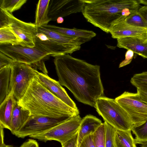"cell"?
I'll return each mask as SVG.
<instances>
[{
	"label": "cell",
	"mask_w": 147,
	"mask_h": 147,
	"mask_svg": "<svg viewBox=\"0 0 147 147\" xmlns=\"http://www.w3.org/2000/svg\"><path fill=\"white\" fill-rule=\"evenodd\" d=\"M0 147H16L11 145H6L4 143H0Z\"/></svg>",
	"instance_id": "obj_41"
},
{
	"label": "cell",
	"mask_w": 147,
	"mask_h": 147,
	"mask_svg": "<svg viewBox=\"0 0 147 147\" xmlns=\"http://www.w3.org/2000/svg\"><path fill=\"white\" fill-rule=\"evenodd\" d=\"M134 55V53L132 51L127 50L125 53V59L120 63L119 67H123L130 63L133 58Z\"/></svg>",
	"instance_id": "obj_32"
},
{
	"label": "cell",
	"mask_w": 147,
	"mask_h": 147,
	"mask_svg": "<svg viewBox=\"0 0 147 147\" xmlns=\"http://www.w3.org/2000/svg\"><path fill=\"white\" fill-rule=\"evenodd\" d=\"M117 46L130 50L141 56L147 58V40L136 37H127L117 39Z\"/></svg>",
	"instance_id": "obj_16"
},
{
	"label": "cell",
	"mask_w": 147,
	"mask_h": 147,
	"mask_svg": "<svg viewBox=\"0 0 147 147\" xmlns=\"http://www.w3.org/2000/svg\"><path fill=\"white\" fill-rule=\"evenodd\" d=\"M137 93L140 100L147 105V92L140 89H137Z\"/></svg>",
	"instance_id": "obj_37"
},
{
	"label": "cell",
	"mask_w": 147,
	"mask_h": 147,
	"mask_svg": "<svg viewBox=\"0 0 147 147\" xmlns=\"http://www.w3.org/2000/svg\"><path fill=\"white\" fill-rule=\"evenodd\" d=\"M125 20L130 25L147 29V22L138 11L131 14L125 18Z\"/></svg>",
	"instance_id": "obj_26"
},
{
	"label": "cell",
	"mask_w": 147,
	"mask_h": 147,
	"mask_svg": "<svg viewBox=\"0 0 147 147\" xmlns=\"http://www.w3.org/2000/svg\"><path fill=\"white\" fill-rule=\"evenodd\" d=\"M84 5L83 0H50L48 16L51 21H56L58 17L82 12Z\"/></svg>",
	"instance_id": "obj_11"
},
{
	"label": "cell",
	"mask_w": 147,
	"mask_h": 147,
	"mask_svg": "<svg viewBox=\"0 0 147 147\" xmlns=\"http://www.w3.org/2000/svg\"><path fill=\"white\" fill-rule=\"evenodd\" d=\"M105 131V147H116V129L105 121L104 123Z\"/></svg>",
	"instance_id": "obj_29"
},
{
	"label": "cell",
	"mask_w": 147,
	"mask_h": 147,
	"mask_svg": "<svg viewBox=\"0 0 147 147\" xmlns=\"http://www.w3.org/2000/svg\"><path fill=\"white\" fill-rule=\"evenodd\" d=\"M0 51L14 61L28 65L36 70L39 69L48 76L45 61L51 55L35 47L11 44L0 45Z\"/></svg>",
	"instance_id": "obj_5"
},
{
	"label": "cell",
	"mask_w": 147,
	"mask_h": 147,
	"mask_svg": "<svg viewBox=\"0 0 147 147\" xmlns=\"http://www.w3.org/2000/svg\"><path fill=\"white\" fill-rule=\"evenodd\" d=\"M105 131L104 123L92 134L95 147H105Z\"/></svg>",
	"instance_id": "obj_30"
},
{
	"label": "cell",
	"mask_w": 147,
	"mask_h": 147,
	"mask_svg": "<svg viewBox=\"0 0 147 147\" xmlns=\"http://www.w3.org/2000/svg\"><path fill=\"white\" fill-rule=\"evenodd\" d=\"M20 147H39L37 142L33 139H29L24 142Z\"/></svg>",
	"instance_id": "obj_36"
},
{
	"label": "cell",
	"mask_w": 147,
	"mask_h": 147,
	"mask_svg": "<svg viewBox=\"0 0 147 147\" xmlns=\"http://www.w3.org/2000/svg\"><path fill=\"white\" fill-rule=\"evenodd\" d=\"M50 0H40L37 4L34 24L37 28L47 25L51 21L48 16Z\"/></svg>",
	"instance_id": "obj_21"
},
{
	"label": "cell",
	"mask_w": 147,
	"mask_h": 147,
	"mask_svg": "<svg viewBox=\"0 0 147 147\" xmlns=\"http://www.w3.org/2000/svg\"><path fill=\"white\" fill-rule=\"evenodd\" d=\"M34 47L54 57L71 54L67 49L41 32H38L36 34Z\"/></svg>",
	"instance_id": "obj_14"
},
{
	"label": "cell",
	"mask_w": 147,
	"mask_h": 147,
	"mask_svg": "<svg viewBox=\"0 0 147 147\" xmlns=\"http://www.w3.org/2000/svg\"><path fill=\"white\" fill-rule=\"evenodd\" d=\"M35 73L36 79L52 94L70 107L78 109L75 103L58 81L37 70H35Z\"/></svg>",
	"instance_id": "obj_13"
},
{
	"label": "cell",
	"mask_w": 147,
	"mask_h": 147,
	"mask_svg": "<svg viewBox=\"0 0 147 147\" xmlns=\"http://www.w3.org/2000/svg\"><path fill=\"white\" fill-rule=\"evenodd\" d=\"M130 83L137 89L147 92V71L135 74L131 78Z\"/></svg>",
	"instance_id": "obj_28"
},
{
	"label": "cell",
	"mask_w": 147,
	"mask_h": 147,
	"mask_svg": "<svg viewBox=\"0 0 147 147\" xmlns=\"http://www.w3.org/2000/svg\"><path fill=\"white\" fill-rule=\"evenodd\" d=\"M78 132L72 138L69 140L63 145H62V147H78Z\"/></svg>",
	"instance_id": "obj_35"
},
{
	"label": "cell",
	"mask_w": 147,
	"mask_h": 147,
	"mask_svg": "<svg viewBox=\"0 0 147 147\" xmlns=\"http://www.w3.org/2000/svg\"><path fill=\"white\" fill-rule=\"evenodd\" d=\"M102 123L100 119L92 115L83 118L78 132V147L85 137L92 134Z\"/></svg>",
	"instance_id": "obj_19"
},
{
	"label": "cell",
	"mask_w": 147,
	"mask_h": 147,
	"mask_svg": "<svg viewBox=\"0 0 147 147\" xmlns=\"http://www.w3.org/2000/svg\"><path fill=\"white\" fill-rule=\"evenodd\" d=\"M115 100L128 113L134 127L141 125L147 120V105L140 100L137 92L125 91Z\"/></svg>",
	"instance_id": "obj_8"
},
{
	"label": "cell",
	"mask_w": 147,
	"mask_h": 147,
	"mask_svg": "<svg viewBox=\"0 0 147 147\" xmlns=\"http://www.w3.org/2000/svg\"><path fill=\"white\" fill-rule=\"evenodd\" d=\"M10 66L11 73L9 93L12 91L18 101L24 96L35 78L36 69L28 65L13 61Z\"/></svg>",
	"instance_id": "obj_6"
},
{
	"label": "cell",
	"mask_w": 147,
	"mask_h": 147,
	"mask_svg": "<svg viewBox=\"0 0 147 147\" xmlns=\"http://www.w3.org/2000/svg\"><path fill=\"white\" fill-rule=\"evenodd\" d=\"M27 0H0V8L10 13L19 9Z\"/></svg>",
	"instance_id": "obj_25"
},
{
	"label": "cell",
	"mask_w": 147,
	"mask_h": 147,
	"mask_svg": "<svg viewBox=\"0 0 147 147\" xmlns=\"http://www.w3.org/2000/svg\"><path fill=\"white\" fill-rule=\"evenodd\" d=\"M30 116L29 111L18 105L17 102L11 117L10 131L12 134H13L20 129L27 121Z\"/></svg>",
	"instance_id": "obj_20"
},
{
	"label": "cell",
	"mask_w": 147,
	"mask_h": 147,
	"mask_svg": "<svg viewBox=\"0 0 147 147\" xmlns=\"http://www.w3.org/2000/svg\"><path fill=\"white\" fill-rule=\"evenodd\" d=\"M3 9L8 16L9 27L21 40V45L34 47L36 35L38 32L35 24L23 22L16 18L12 13Z\"/></svg>",
	"instance_id": "obj_10"
},
{
	"label": "cell",
	"mask_w": 147,
	"mask_h": 147,
	"mask_svg": "<svg viewBox=\"0 0 147 147\" xmlns=\"http://www.w3.org/2000/svg\"><path fill=\"white\" fill-rule=\"evenodd\" d=\"M54 57L60 84L68 88L78 101L95 108L97 99L105 96L100 66L69 54Z\"/></svg>",
	"instance_id": "obj_1"
},
{
	"label": "cell",
	"mask_w": 147,
	"mask_h": 147,
	"mask_svg": "<svg viewBox=\"0 0 147 147\" xmlns=\"http://www.w3.org/2000/svg\"><path fill=\"white\" fill-rule=\"evenodd\" d=\"M20 39L9 27L0 28V45H21Z\"/></svg>",
	"instance_id": "obj_24"
},
{
	"label": "cell",
	"mask_w": 147,
	"mask_h": 147,
	"mask_svg": "<svg viewBox=\"0 0 147 147\" xmlns=\"http://www.w3.org/2000/svg\"><path fill=\"white\" fill-rule=\"evenodd\" d=\"M95 108L105 121L116 129L131 130L134 124L127 112L115 99L105 97L98 98Z\"/></svg>",
	"instance_id": "obj_4"
},
{
	"label": "cell",
	"mask_w": 147,
	"mask_h": 147,
	"mask_svg": "<svg viewBox=\"0 0 147 147\" xmlns=\"http://www.w3.org/2000/svg\"><path fill=\"white\" fill-rule=\"evenodd\" d=\"M141 147H147V142L140 144Z\"/></svg>",
	"instance_id": "obj_42"
},
{
	"label": "cell",
	"mask_w": 147,
	"mask_h": 147,
	"mask_svg": "<svg viewBox=\"0 0 147 147\" xmlns=\"http://www.w3.org/2000/svg\"><path fill=\"white\" fill-rule=\"evenodd\" d=\"M42 27L60 34L77 38L82 44L90 41L96 35V33L92 31L75 28L69 29L48 24Z\"/></svg>",
	"instance_id": "obj_18"
},
{
	"label": "cell",
	"mask_w": 147,
	"mask_h": 147,
	"mask_svg": "<svg viewBox=\"0 0 147 147\" xmlns=\"http://www.w3.org/2000/svg\"><path fill=\"white\" fill-rule=\"evenodd\" d=\"M37 29L38 32L44 33L68 50L71 54L81 48L82 43L77 38L60 34L42 27H38Z\"/></svg>",
	"instance_id": "obj_15"
},
{
	"label": "cell",
	"mask_w": 147,
	"mask_h": 147,
	"mask_svg": "<svg viewBox=\"0 0 147 147\" xmlns=\"http://www.w3.org/2000/svg\"><path fill=\"white\" fill-rule=\"evenodd\" d=\"M78 147H95L93 141L92 134L85 137Z\"/></svg>",
	"instance_id": "obj_34"
},
{
	"label": "cell",
	"mask_w": 147,
	"mask_h": 147,
	"mask_svg": "<svg viewBox=\"0 0 147 147\" xmlns=\"http://www.w3.org/2000/svg\"><path fill=\"white\" fill-rule=\"evenodd\" d=\"M131 132V130L122 131L116 129V147H137Z\"/></svg>",
	"instance_id": "obj_23"
},
{
	"label": "cell",
	"mask_w": 147,
	"mask_h": 147,
	"mask_svg": "<svg viewBox=\"0 0 147 147\" xmlns=\"http://www.w3.org/2000/svg\"><path fill=\"white\" fill-rule=\"evenodd\" d=\"M73 117H69L57 118L45 116H30L22 127L13 134L18 138H24L28 136L40 134Z\"/></svg>",
	"instance_id": "obj_9"
},
{
	"label": "cell",
	"mask_w": 147,
	"mask_h": 147,
	"mask_svg": "<svg viewBox=\"0 0 147 147\" xmlns=\"http://www.w3.org/2000/svg\"><path fill=\"white\" fill-rule=\"evenodd\" d=\"M64 19L62 17H58L57 20V22L58 24L62 23L64 21Z\"/></svg>",
	"instance_id": "obj_40"
},
{
	"label": "cell",
	"mask_w": 147,
	"mask_h": 147,
	"mask_svg": "<svg viewBox=\"0 0 147 147\" xmlns=\"http://www.w3.org/2000/svg\"><path fill=\"white\" fill-rule=\"evenodd\" d=\"M11 73L10 66L0 70V105L9 94Z\"/></svg>",
	"instance_id": "obj_22"
},
{
	"label": "cell",
	"mask_w": 147,
	"mask_h": 147,
	"mask_svg": "<svg viewBox=\"0 0 147 147\" xmlns=\"http://www.w3.org/2000/svg\"><path fill=\"white\" fill-rule=\"evenodd\" d=\"M137 1L139 4H142L147 6V0H137Z\"/></svg>",
	"instance_id": "obj_39"
},
{
	"label": "cell",
	"mask_w": 147,
	"mask_h": 147,
	"mask_svg": "<svg viewBox=\"0 0 147 147\" xmlns=\"http://www.w3.org/2000/svg\"><path fill=\"white\" fill-rule=\"evenodd\" d=\"M13 60L4 53L0 52V70L10 66Z\"/></svg>",
	"instance_id": "obj_31"
},
{
	"label": "cell",
	"mask_w": 147,
	"mask_h": 147,
	"mask_svg": "<svg viewBox=\"0 0 147 147\" xmlns=\"http://www.w3.org/2000/svg\"><path fill=\"white\" fill-rule=\"evenodd\" d=\"M82 120L79 115L46 131L29 137L44 142L58 141L62 146L78 132Z\"/></svg>",
	"instance_id": "obj_7"
},
{
	"label": "cell",
	"mask_w": 147,
	"mask_h": 147,
	"mask_svg": "<svg viewBox=\"0 0 147 147\" xmlns=\"http://www.w3.org/2000/svg\"><path fill=\"white\" fill-rule=\"evenodd\" d=\"M126 17L121 16L110 26L109 33L113 38L136 37L147 40V29L134 26L125 22Z\"/></svg>",
	"instance_id": "obj_12"
},
{
	"label": "cell",
	"mask_w": 147,
	"mask_h": 147,
	"mask_svg": "<svg viewBox=\"0 0 147 147\" xmlns=\"http://www.w3.org/2000/svg\"><path fill=\"white\" fill-rule=\"evenodd\" d=\"M131 131L135 136L136 144L147 142V120L141 125L134 127Z\"/></svg>",
	"instance_id": "obj_27"
},
{
	"label": "cell",
	"mask_w": 147,
	"mask_h": 147,
	"mask_svg": "<svg viewBox=\"0 0 147 147\" xmlns=\"http://www.w3.org/2000/svg\"><path fill=\"white\" fill-rule=\"evenodd\" d=\"M8 16L4 11L0 8V28L9 27Z\"/></svg>",
	"instance_id": "obj_33"
},
{
	"label": "cell",
	"mask_w": 147,
	"mask_h": 147,
	"mask_svg": "<svg viewBox=\"0 0 147 147\" xmlns=\"http://www.w3.org/2000/svg\"><path fill=\"white\" fill-rule=\"evenodd\" d=\"M82 14L87 21L107 33L112 23L121 16L138 11L137 0H83Z\"/></svg>",
	"instance_id": "obj_3"
},
{
	"label": "cell",
	"mask_w": 147,
	"mask_h": 147,
	"mask_svg": "<svg viewBox=\"0 0 147 147\" xmlns=\"http://www.w3.org/2000/svg\"><path fill=\"white\" fill-rule=\"evenodd\" d=\"M18 105L29 111L30 116L54 118L74 117L79 115L74 109L52 94L34 78Z\"/></svg>",
	"instance_id": "obj_2"
},
{
	"label": "cell",
	"mask_w": 147,
	"mask_h": 147,
	"mask_svg": "<svg viewBox=\"0 0 147 147\" xmlns=\"http://www.w3.org/2000/svg\"><path fill=\"white\" fill-rule=\"evenodd\" d=\"M17 102L11 91L0 105V127L11 131L12 114Z\"/></svg>",
	"instance_id": "obj_17"
},
{
	"label": "cell",
	"mask_w": 147,
	"mask_h": 147,
	"mask_svg": "<svg viewBox=\"0 0 147 147\" xmlns=\"http://www.w3.org/2000/svg\"><path fill=\"white\" fill-rule=\"evenodd\" d=\"M138 12L147 22V6H144L141 7L139 9Z\"/></svg>",
	"instance_id": "obj_38"
}]
</instances>
